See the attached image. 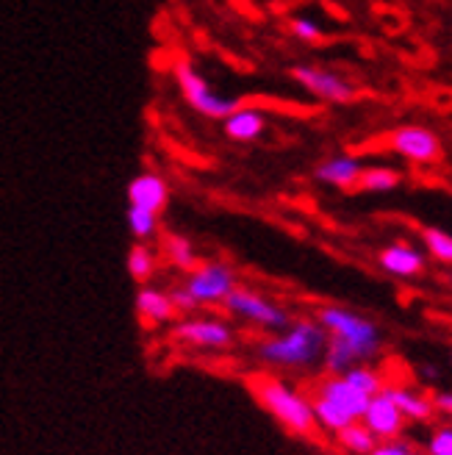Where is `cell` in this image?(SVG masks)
<instances>
[{"label":"cell","instance_id":"d6986e66","mask_svg":"<svg viewBox=\"0 0 452 455\" xmlns=\"http://www.w3.org/2000/svg\"><path fill=\"white\" fill-rule=\"evenodd\" d=\"M345 380H347L350 386H355V389H358L361 395H367V397H375V395H380L383 389H386V386H383L380 372L372 370V367H367V363H358V367L347 370V372H345Z\"/></svg>","mask_w":452,"mask_h":455},{"label":"cell","instance_id":"e0dca14e","mask_svg":"<svg viewBox=\"0 0 452 455\" xmlns=\"http://www.w3.org/2000/svg\"><path fill=\"white\" fill-rule=\"evenodd\" d=\"M383 395H386L400 408L405 419L424 422V419H431L433 411H436L433 400H427V397H422V395H416L411 389H397V386H386V389H383Z\"/></svg>","mask_w":452,"mask_h":455},{"label":"cell","instance_id":"83f0119b","mask_svg":"<svg viewBox=\"0 0 452 455\" xmlns=\"http://www.w3.org/2000/svg\"><path fill=\"white\" fill-rule=\"evenodd\" d=\"M170 300H172L175 311H194V308H197V303L192 300V294H189L184 286L172 289V291H170Z\"/></svg>","mask_w":452,"mask_h":455},{"label":"cell","instance_id":"5b68a950","mask_svg":"<svg viewBox=\"0 0 452 455\" xmlns=\"http://www.w3.org/2000/svg\"><path fill=\"white\" fill-rule=\"evenodd\" d=\"M175 78H178V86H180V92H184L186 103H189L194 111H200L202 117L225 120V117H231L234 111L242 108L239 100H231V98L217 95L214 89L209 86V81L202 78L189 61H178V64H175Z\"/></svg>","mask_w":452,"mask_h":455},{"label":"cell","instance_id":"7a4b0ae2","mask_svg":"<svg viewBox=\"0 0 452 455\" xmlns=\"http://www.w3.org/2000/svg\"><path fill=\"white\" fill-rule=\"evenodd\" d=\"M328 331L313 323V320H295L286 331L266 336L258 341L256 355L266 367H278V370H295L305 372L325 363V350H328Z\"/></svg>","mask_w":452,"mask_h":455},{"label":"cell","instance_id":"484cf974","mask_svg":"<svg viewBox=\"0 0 452 455\" xmlns=\"http://www.w3.org/2000/svg\"><path fill=\"white\" fill-rule=\"evenodd\" d=\"M291 31H295V36H300L305 42H320L325 36L320 31V26H316V22H311V20H305V17H295V20H291Z\"/></svg>","mask_w":452,"mask_h":455},{"label":"cell","instance_id":"9c48e42d","mask_svg":"<svg viewBox=\"0 0 452 455\" xmlns=\"http://www.w3.org/2000/svg\"><path fill=\"white\" fill-rule=\"evenodd\" d=\"M289 73L300 86H305L311 95L322 98L328 103H350L355 98V86L347 78L336 76L330 70H322V67L297 64V67H291Z\"/></svg>","mask_w":452,"mask_h":455},{"label":"cell","instance_id":"8fae6325","mask_svg":"<svg viewBox=\"0 0 452 455\" xmlns=\"http://www.w3.org/2000/svg\"><path fill=\"white\" fill-rule=\"evenodd\" d=\"M367 425L369 434L377 439V442H392L402 434V425H405V417L400 408L386 397V395H375L367 405V414L361 417Z\"/></svg>","mask_w":452,"mask_h":455},{"label":"cell","instance_id":"3957f363","mask_svg":"<svg viewBox=\"0 0 452 455\" xmlns=\"http://www.w3.org/2000/svg\"><path fill=\"white\" fill-rule=\"evenodd\" d=\"M372 397L361 395L355 386L345 380V375H330L325 378L311 397L316 425H322L330 434H338L347 425L358 422L367 414V405Z\"/></svg>","mask_w":452,"mask_h":455},{"label":"cell","instance_id":"7402d4cb","mask_svg":"<svg viewBox=\"0 0 452 455\" xmlns=\"http://www.w3.org/2000/svg\"><path fill=\"white\" fill-rule=\"evenodd\" d=\"M128 272H131V278L139 281V283H145L147 278H153V272H155V256H153V250L145 247V244L131 247V253H128Z\"/></svg>","mask_w":452,"mask_h":455},{"label":"cell","instance_id":"277c9868","mask_svg":"<svg viewBox=\"0 0 452 455\" xmlns=\"http://www.w3.org/2000/svg\"><path fill=\"white\" fill-rule=\"evenodd\" d=\"M253 395L258 403L273 414L283 427H289L297 436H311L316 430L313 405L305 395L295 392L289 383L275 378H256L253 380Z\"/></svg>","mask_w":452,"mask_h":455},{"label":"cell","instance_id":"4316f807","mask_svg":"<svg viewBox=\"0 0 452 455\" xmlns=\"http://www.w3.org/2000/svg\"><path fill=\"white\" fill-rule=\"evenodd\" d=\"M369 455H419V452L411 444L392 439V442H377V447Z\"/></svg>","mask_w":452,"mask_h":455},{"label":"cell","instance_id":"52a82bcc","mask_svg":"<svg viewBox=\"0 0 452 455\" xmlns=\"http://www.w3.org/2000/svg\"><path fill=\"white\" fill-rule=\"evenodd\" d=\"M184 289L192 294V300L200 306H225L228 294L236 289V272L222 264V261H209L200 264L189 272V278L184 281Z\"/></svg>","mask_w":452,"mask_h":455},{"label":"cell","instance_id":"d4e9b609","mask_svg":"<svg viewBox=\"0 0 452 455\" xmlns=\"http://www.w3.org/2000/svg\"><path fill=\"white\" fill-rule=\"evenodd\" d=\"M427 455H452V427H439L427 439Z\"/></svg>","mask_w":452,"mask_h":455},{"label":"cell","instance_id":"8992f818","mask_svg":"<svg viewBox=\"0 0 452 455\" xmlns=\"http://www.w3.org/2000/svg\"><path fill=\"white\" fill-rule=\"evenodd\" d=\"M225 308H228L234 316H239V320L258 325L264 331H273V333H281V331H286L291 323H295L283 306L273 303L269 298H264V294H258L253 289H239L236 286L228 294V300H225Z\"/></svg>","mask_w":452,"mask_h":455},{"label":"cell","instance_id":"30bf717a","mask_svg":"<svg viewBox=\"0 0 452 455\" xmlns=\"http://www.w3.org/2000/svg\"><path fill=\"white\" fill-rule=\"evenodd\" d=\"M389 148L400 153L402 158L416 164H431L441 158V142L433 131H427L422 125H402L389 133Z\"/></svg>","mask_w":452,"mask_h":455},{"label":"cell","instance_id":"f1b7e54d","mask_svg":"<svg viewBox=\"0 0 452 455\" xmlns=\"http://www.w3.org/2000/svg\"><path fill=\"white\" fill-rule=\"evenodd\" d=\"M433 408H436V411H441V414H447V417H452V392L433 395Z\"/></svg>","mask_w":452,"mask_h":455},{"label":"cell","instance_id":"9a60e30c","mask_svg":"<svg viewBox=\"0 0 452 455\" xmlns=\"http://www.w3.org/2000/svg\"><path fill=\"white\" fill-rule=\"evenodd\" d=\"M137 311L147 325H162L170 323L175 316V306L170 300V291L153 289V286H142L137 294Z\"/></svg>","mask_w":452,"mask_h":455},{"label":"cell","instance_id":"603a6c76","mask_svg":"<svg viewBox=\"0 0 452 455\" xmlns=\"http://www.w3.org/2000/svg\"><path fill=\"white\" fill-rule=\"evenodd\" d=\"M424 247L436 261L441 264H452V236L447 231H439V228H424L422 231Z\"/></svg>","mask_w":452,"mask_h":455},{"label":"cell","instance_id":"cb8c5ba5","mask_svg":"<svg viewBox=\"0 0 452 455\" xmlns=\"http://www.w3.org/2000/svg\"><path fill=\"white\" fill-rule=\"evenodd\" d=\"M128 228L139 242H145V239L155 236V231H158V214L145 212L139 206H128Z\"/></svg>","mask_w":452,"mask_h":455},{"label":"cell","instance_id":"ac0fdd59","mask_svg":"<svg viewBox=\"0 0 452 455\" xmlns=\"http://www.w3.org/2000/svg\"><path fill=\"white\" fill-rule=\"evenodd\" d=\"M336 436H338V444L350 452H355V455H369L377 447V439L369 434L367 425H358V422L347 425L345 430H338Z\"/></svg>","mask_w":452,"mask_h":455},{"label":"cell","instance_id":"ffe728a7","mask_svg":"<svg viewBox=\"0 0 452 455\" xmlns=\"http://www.w3.org/2000/svg\"><path fill=\"white\" fill-rule=\"evenodd\" d=\"M397 187H400V172L389 167L364 170V175L358 180V189H364V192H392Z\"/></svg>","mask_w":452,"mask_h":455},{"label":"cell","instance_id":"6da1fadb","mask_svg":"<svg viewBox=\"0 0 452 455\" xmlns=\"http://www.w3.org/2000/svg\"><path fill=\"white\" fill-rule=\"evenodd\" d=\"M316 323L330 336L325 350V370L330 375H345L347 370L358 367V363H369L383 347L380 328L369 316L353 308L325 306L316 314Z\"/></svg>","mask_w":452,"mask_h":455},{"label":"cell","instance_id":"4fadbf2b","mask_svg":"<svg viewBox=\"0 0 452 455\" xmlns=\"http://www.w3.org/2000/svg\"><path fill=\"white\" fill-rule=\"evenodd\" d=\"M313 175L320 184H328L336 189H353V187H358L361 175H364V164L353 156H333L316 167Z\"/></svg>","mask_w":452,"mask_h":455},{"label":"cell","instance_id":"2e32d148","mask_svg":"<svg viewBox=\"0 0 452 455\" xmlns=\"http://www.w3.org/2000/svg\"><path fill=\"white\" fill-rule=\"evenodd\" d=\"M264 114L258 108H247L242 106L239 111H234L231 117H225V133L231 136L234 142H253L264 133Z\"/></svg>","mask_w":452,"mask_h":455},{"label":"cell","instance_id":"44dd1931","mask_svg":"<svg viewBox=\"0 0 452 455\" xmlns=\"http://www.w3.org/2000/svg\"><path fill=\"white\" fill-rule=\"evenodd\" d=\"M164 253L180 269H189L192 272L197 267V253H194V247H192V242L186 236H167Z\"/></svg>","mask_w":452,"mask_h":455},{"label":"cell","instance_id":"ba28073f","mask_svg":"<svg viewBox=\"0 0 452 455\" xmlns=\"http://www.w3.org/2000/svg\"><path fill=\"white\" fill-rule=\"evenodd\" d=\"M172 336L194 350H228L234 345V328L217 316H192V320L178 323Z\"/></svg>","mask_w":452,"mask_h":455},{"label":"cell","instance_id":"7c38bea8","mask_svg":"<svg viewBox=\"0 0 452 455\" xmlns=\"http://www.w3.org/2000/svg\"><path fill=\"white\" fill-rule=\"evenodd\" d=\"M170 200L167 180L155 172H142L128 184V206H139L145 212L158 214Z\"/></svg>","mask_w":452,"mask_h":455},{"label":"cell","instance_id":"5bb4252c","mask_svg":"<svg viewBox=\"0 0 452 455\" xmlns=\"http://www.w3.org/2000/svg\"><path fill=\"white\" fill-rule=\"evenodd\" d=\"M380 267L386 269L389 275H397V278H416L424 269V256L416 247L397 242V244H389L380 253Z\"/></svg>","mask_w":452,"mask_h":455}]
</instances>
